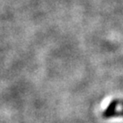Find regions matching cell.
<instances>
[{"mask_svg":"<svg viewBox=\"0 0 123 123\" xmlns=\"http://www.w3.org/2000/svg\"><path fill=\"white\" fill-rule=\"evenodd\" d=\"M120 101L114 99L110 102L109 106L106 108V110L103 111L102 113V117L105 119H109V118H113L116 115H120L119 111H117V107L119 104Z\"/></svg>","mask_w":123,"mask_h":123,"instance_id":"cell-1","label":"cell"}]
</instances>
